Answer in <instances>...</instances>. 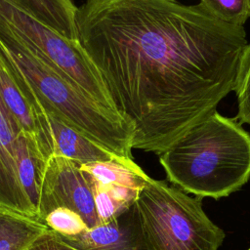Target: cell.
Masks as SVG:
<instances>
[{"mask_svg":"<svg viewBox=\"0 0 250 250\" xmlns=\"http://www.w3.org/2000/svg\"><path fill=\"white\" fill-rule=\"evenodd\" d=\"M248 250H250V248H249V249H248Z\"/></svg>","mask_w":250,"mask_h":250,"instance_id":"obj_20","label":"cell"},{"mask_svg":"<svg viewBox=\"0 0 250 250\" xmlns=\"http://www.w3.org/2000/svg\"><path fill=\"white\" fill-rule=\"evenodd\" d=\"M0 95L21 129L35 137L48 160L54 154V145L47 113L1 48Z\"/></svg>","mask_w":250,"mask_h":250,"instance_id":"obj_7","label":"cell"},{"mask_svg":"<svg viewBox=\"0 0 250 250\" xmlns=\"http://www.w3.org/2000/svg\"><path fill=\"white\" fill-rule=\"evenodd\" d=\"M81 164L63 156L53 155L47 160L38 206V218L44 223L46 216L59 207L77 213L89 229L101 225L92 183Z\"/></svg>","mask_w":250,"mask_h":250,"instance_id":"obj_6","label":"cell"},{"mask_svg":"<svg viewBox=\"0 0 250 250\" xmlns=\"http://www.w3.org/2000/svg\"><path fill=\"white\" fill-rule=\"evenodd\" d=\"M80 166L95 181L103 185L126 186L142 190L148 179V176L134 160L92 162Z\"/></svg>","mask_w":250,"mask_h":250,"instance_id":"obj_14","label":"cell"},{"mask_svg":"<svg viewBox=\"0 0 250 250\" xmlns=\"http://www.w3.org/2000/svg\"><path fill=\"white\" fill-rule=\"evenodd\" d=\"M47 227L62 236H75L89 228L80 215L65 207H59L44 219Z\"/></svg>","mask_w":250,"mask_h":250,"instance_id":"obj_17","label":"cell"},{"mask_svg":"<svg viewBox=\"0 0 250 250\" xmlns=\"http://www.w3.org/2000/svg\"><path fill=\"white\" fill-rule=\"evenodd\" d=\"M137 205L155 250H218L225 232L205 214L201 197L148 177Z\"/></svg>","mask_w":250,"mask_h":250,"instance_id":"obj_4","label":"cell"},{"mask_svg":"<svg viewBox=\"0 0 250 250\" xmlns=\"http://www.w3.org/2000/svg\"><path fill=\"white\" fill-rule=\"evenodd\" d=\"M75 21L115 109L135 126L133 148L159 155L234 91L245 30L201 2L85 0Z\"/></svg>","mask_w":250,"mask_h":250,"instance_id":"obj_1","label":"cell"},{"mask_svg":"<svg viewBox=\"0 0 250 250\" xmlns=\"http://www.w3.org/2000/svg\"><path fill=\"white\" fill-rule=\"evenodd\" d=\"M234 92L238 104L236 118L250 125V43H247L240 59Z\"/></svg>","mask_w":250,"mask_h":250,"instance_id":"obj_16","label":"cell"},{"mask_svg":"<svg viewBox=\"0 0 250 250\" xmlns=\"http://www.w3.org/2000/svg\"><path fill=\"white\" fill-rule=\"evenodd\" d=\"M219 20L236 26H243L250 18V0H200Z\"/></svg>","mask_w":250,"mask_h":250,"instance_id":"obj_15","label":"cell"},{"mask_svg":"<svg viewBox=\"0 0 250 250\" xmlns=\"http://www.w3.org/2000/svg\"><path fill=\"white\" fill-rule=\"evenodd\" d=\"M89 177L92 183L97 213L102 224L113 220L129 207L128 205H125L124 203L115 199L105 186L95 181L90 175Z\"/></svg>","mask_w":250,"mask_h":250,"instance_id":"obj_18","label":"cell"},{"mask_svg":"<svg viewBox=\"0 0 250 250\" xmlns=\"http://www.w3.org/2000/svg\"><path fill=\"white\" fill-rule=\"evenodd\" d=\"M0 21L30 50L104 105L115 109L99 70L79 41L64 37L18 0H0Z\"/></svg>","mask_w":250,"mask_h":250,"instance_id":"obj_5","label":"cell"},{"mask_svg":"<svg viewBox=\"0 0 250 250\" xmlns=\"http://www.w3.org/2000/svg\"><path fill=\"white\" fill-rule=\"evenodd\" d=\"M159 161L182 190L201 198L228 196L250 178V134L215 110L177 138Z\"/></svg>","mask_w":250,"mask_h":250,"instance_id":"obj_3","label":"cell"},{"mask_svg":"<svg viewBox=\"0 0 250 250\" xmlns=\"http://www.w3.org/2000/svg\"><path fill=\"white\" fill-rule=\"evenodd\" d=\"M60 236L81 250H155L144 228L137 201L107 223L75 236Z\"/></svg>","mask_w":250,"mask_h":250,"instance_id":"obj_8","label":"cell"},{"mask_svg":"<svg viewBox=\"0 0 250 250\" xmlns=\"http://www.w3.org/2000/svg\"><path fill=\"white\" fill-rule=\"evenodd\" d=\"M47 117L53 138V155L63 156L79 164L124 160L91 141L58 117L49 113H47Z\"/></svg>","mask_w":250,"mask_h":250,"instance_id":"obj_10","label":"cell"},{"mask_svg":"<svg viewBox=\"0 0 250 250\" xmlns=\"http://www.w3.org/2000/svg\"><path fill=\"white\" fill-rule=\"evenodd\" d=\"M27 250H81L66 243L52 229L46 230L40 235Z\"/></svg>","mask_w":250,"mask_h":250,"instance_id":"obj_19","label":"cell"},{"mask_svg":"<svg viewBox=\"0 0 250 250\" xmlns=\"http://www.w3.org/2000/svg\"><path fill=\"white\" fill-rule=\"evenodd\" d=\"M21 131L0 95V207L38 220L17 174L16 141Z\"/></svg>","mask_w":250,"mask_h":250,"instance_id":"obj_9","label":"cell"},{"mask_svg":"<svg viewBox=\"0 0 250 250\" xmlns=\"http://www.w3.org/2000/svg\"><path fill=\"white\" fill-rule=\"evenodd\" d=\"M48 229L39 220L0 207V250H27Z\"/></svg>","mask_w":250,"mask_h":250,"instance_id":"obj_12","label":"cell"},{"mask_svg":"<svg viewBox=\"0 0 250 250\" xmlns=\"http://www.w3.org/2000/svg\"><path fill=\"white\" fill-rule=\"evenodd\" d=\"M0 48L43 109L124 160H133L134 124L30 50L0 21Z\"/></svg>","mask_w":250,"mask_h":250,"instance_id":"obj_2","label":"cell"},{"mask_svg":"<svg viewBox=\"0 0 250 250\" xmlns=\"http://www.w3.org/2000/svg\"><path fill=\"white\" fill-rule=\"evenodd\" d=\"M40 21L70 40L78 41L75 16L77 6L72 0H18Z\"/></svg>","mask_w":250,"mask_h":250,"instance_id":"obj_13","label":"cell"},{"mask_svg":"<svg viewBox=\"0 0 250 250\" xmlns=\"http://www.w3.org/2000/svg\"><path fill=\"white\" fill-rule=\"evenodd\" d=\"M16 166L20 185L39 220L38 206L47 159L40 151L35 137L22 130L16 141Z\"/></svg>","mask_w":250,"mask_h":250,"instance_id":"obj_11","label":"cell"}]
</instances>
